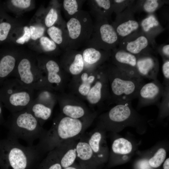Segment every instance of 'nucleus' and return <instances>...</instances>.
<instances>
[{
  "instance_id": "4be33fe9",
  "label": "nucleus",
  "mask_w": 169,
  "mask_h": 169,
  "mask_svg": "<svg viewBox=\"0 0 169 169\" xmlns=\"http://www.w3.org/2000/svg\"><path fill=\"white\" fill-rule=\"evenodd\" d=\"M104 133L99 129L91 131L87 137L88 142L100 163L104 162L108 156V150Z\"/></svg>"
},
{
  "instance_id": "7c9ffc66",
  "label": "nucleus",
  "mask_w": 169,
  "mask_h": 169,
  "mask_svg": "<svg viewBox=\"0 0 169 169\" xmlns=\"http://www.w3.org/2000/svg\"><path fill=\"white\" fill-rule=\"evenodd\" d=\"M61 4L55 2L52 3L48 9L44 19L45 26L48 28L57 23L60 24L65 23L61 18L59 9Z\"/></svg>"
},
{
  "instance_id": "39448f33",
  "label": "nucleus",
  "mask_w": 169,
  "mask_h": 169,
  "mask_svg": "<svg viewBox=\"0 0 169 169\" xmlns=\"http://www.w3.org/2000/svg\"><path fill=\"white\" fill-rule=\"evenodd\" d=\"M0 86V99L11 113L26 108L34 98L35 90L16 78L7 79Z\"/></svg>"
},
{
  "instance_id": "a878e982",
  "label": "nucleus",
  "mask_w": 169,
  "mask_h": 169,
  "mask_svg": "<svg viewBox=\"0 0 169 169\" xmlns=\"http://www.w3.org/2000/svg\"><path fill=\"white\" fill-rule=\"evenodd\" d=\"M19 56L12 53L0 52V86L11 76Z\"/></svg>"
},
{
  "instance_id": "de8ad7c7",
  "label": "nucleus",
  "mask_w": 169,
  "mask_h": 169,
  "mask_svg": "<svg viewBox=\"0 0 169 169\" xmlns=\"http://www.w3.org/2000/svg\"><path fill=\"white\" fill-rule=\"evenodd\" d=\"M169 158L167 159L165 161L163 165V167L164 169H169Z\"/></svg>"
},
{
  "instance_id": "a19ab883",
  "label": "nucleus",
  "mask_w": 169,
  "mask_h": 169,
  "mask_svg": "<svg viewBox=\"0 0 169 169\" xmlns=\"http://www.w3.org/2000/svg\"><path fill=\"white\" fill-rule=\"evenodd\" d=\"M23 33L21 37L16 40L17 43L23 44L25 42L28 41L31 38V35L29 28L27 26L23 28Z\"/></svg>"
},
{
  "instance_id": "bb28decb",
  "label": "nucleus",
  "mask_w": 169,
  "mask_h": 169,
  "mask_svg": "<svg viewBox=\"0 0 169 169\" xmlns=\"http://www.w3.org/2000/svg\"><path fill=\"white\" fill-rule=\"evenodd\" d=\"M66 23L48 28L47 33L50 38L64 51L68 49Z\"/></svg>"
},
{
  "instance_id": "ea45409f",
  "label": "nucleus",
  "mask_w": 169,
  "mask_h": 169,
  "mask_svg": "<svg viewBox=\"0 0 169 169\" xmlns=\"http://www.w3.org/2000/svg\"><path fill=\"white\" fill-rule=\"evenodd\" d=\"M162 70L164 78L163 85L164 86H169V59L163 60Z\"/></svg>"
},
{
  "instance_id": "72a5a7b5",
  "label": "nucleus",
  "mask_w": 169,
  "mask_h": 169,
  "mask_svg": "<svg viewBox=\"0 0 169 169\" xmlns=\"http://www.w3.org/2000/svg\"><path fill=\"white\" fill-rule=\"evenodd\" d=\"M111 149L112 152L114 154H126L131 151L132 146L131 142L128 140L120 138L114 141Z\"/></svg>"
},
{
  "instance_id": "c85d7f7f",
  "label": "nucleus",
  "mask_w": 169,
  "mask_h": 169,
  "mask_svg": "<svg viewBox=\"0 0 169 169\" xmlns=\"http://www.w3.org/2000/svg\"><path fill=\"white\" fill-rule=\"evenodd\" d=\"M166 2L160 0H135L132 6V9L135 13L143 12L148 14L154 13Z\"/></svg>"
},
{
  "instance_id": "6e6552de",
  "label": "nucleus",
  "mask_w": 169,
  "mask_h": 169,
  "mask_svg": "<svg viewBox=\"0 0 169 169\" xmlns=\"http://www.w3.org/2000/svg\"><path fill=\"white\" fill-rule=\"evenodd\" d=\"M119 43L118 36L108 21L95 19L91 35L84 45L109 51L116 48Z\"/></svg>"
},
{
  "instance_id": "4468645a",
  "label": "nucleus",
  "mask_w": 169,
  "mask_h": 169,
  "mask_svg": "<svg viewBox=\"0 0 169 169\" xmlns=\"http://www.w3.org/2000/svg\"><path fill=\"white\" fill-rule=\"evenodd\" d=\"M150 43L140 29L124 38L119 43V48L137 56L142 54L153 52Z\"/></svg>"
},
{
  "instance_id": "9d476101",
  "label": "nucleus",
  "mask_w": 169,
  "mask_h": 169,
  "mask_svg": "<svg viewBox=\"0 0 169 169\" xmlns=\"http://www.w3.org/2000/svg\"><path fill=\"white\" fill-rule=\"evenodd\" d=\"M91 105H100L103 103H111L108 80L104 64L98 68L96 79L85 99Z\"/></svg>"
},
{
  "instance_id": "c03bdc74",
  "label": "nucleus",
  "mask_w": 169,
  "mask_h": 169,
  "mask_svg": "<svg viewBox=\"0 0 169 169\" xmlns=\"http://www.w3.org/2000/svg\"><path fill=\"white\" fill-rule=\"evenodd\" d=\"M150 165L146 161H142L139 164V167L140 169H150Z\"/></svg>"
},
{
  "instance_id": "f704fd0d",
  "label": "nucleus",
  "mask_w": 169,
  "mask_h": 169,
  "mask_svg": "<svg viewBox=\"0 0 169 169\" xmlns=\"http://www.w3.org/2000/svg\"><path fill=\"white\" fill-rule=\"evenodd\" d=\"M39 41L44 52L49 55L57 54L59 53V46L48 37L43 36L40 38Z\"/></svg>"
},
{
  "instance_id": "6ab92c4d",
  "label": "nucleus",
  "mask_w": 169,
  "mask_h": 169,
  "mask_svg": "<svg viewBox=\"0 0 169 169\" xmlns=\"http://www.w3.org/2000/svg\"><path fill=\"white\" fill-rule=\"evenodd\" d=\"M131 102H126L115 104L108 112L100 117L102 123L107 125L128 121L133 115Z\"/></svg>"
},
{
  "instance_id": "79ce46f5",
  "label": "nucleus",
  "mask_w": 169,
  "mask_h": 169,
  "mask_svg": "<svg viewBox=\"0 0 169 169\" xmlns=\"http://www.w3.org/2000/svg\"><path fill=\"white\" fill-rule=\"evenodd\" d=\"M31 1L30 0H12L11 4L14 6L20 9H26L31 5Z\"/></svg>"
},
{
  "instance_id": "423d86ee",
  "label": "nucleus",
  "mask_w": 169,
  "mask_h": 169,
  "mask_svg": "<svg viewBox=\"0 0 169 169\" xmlns=\"http://www.w3.org/2000/svg\"><path fill=\"white\" fill-rule=\"evenodd\" d=\"M11 76L35 91L45 88L50 89L39 66L37 58L32 56H19Z\"/></svg>"
},
{
  "instance_id": "2f4dec72",
  "label": "nucleus",
  "mask_w": 169,
  "mask_h": 169,
  "mask_svg": "<svg viewBox=\"0 0 169 169\" xmlns=\"http://www.w3.org/2000/svg\"><path fill=\"white\" fill-rule=\"evenodd\" d=\"M85 1L84 0H64L61 5L66 18L68 20L81 10Z\"/></svg>"
},
{
  "instance_id": "c756f323",
  "label": "nucleus",
  "mask_w": 169,
  "mask_h": 169,
  "mask_svg": "<svg viewBox=\"0 0 169 169\" xmlns=\"http://www.w3.org/2000/svg\"><path fill=\"white\" fill-rule=\"evenodd\" d=\"M36 91L33 99L53 109L57 102V94L55 91L47 88Z\"/></svg>"
},
{
  "instance_id": "1a4fd4ad",
  "label": "nucleus",
  "mask_w": 169,
  "mask_h": 169,
  "mask_svg": "<svg viewBox=\"0 0 169 169\" xmlns=\"http://www.w3.org/2000/svg\"><path fill=\"white\" fill-rule=\"evenodd\" d=\"M38 64L51 89L62 92L66 82L67 74L59 62L49 56L37 58Z\"/></svg>"
},
{
  "instance_id": "37998d69",
  "label": "nucleus",
  "mask_w": 169,
  "mask_h": 169,
  "mask_svg": "<svg viewBox=\"0 0 169 169\" xmlns=\"http://www.w3.org/2000/svg\"><path fill=\"white\" fill-rule=\"evenodd\" d=\"M157 52L160 54L163 60L169 59V44L162 45L157 48Z\"/></svg>"
},
{
  "instance_id": "f03ea898",
  "label": "nucleus",
  "mask_w": 169,
  "mask_h": 169,
  "mask_svg": "<svg viewBox=\"0 0 169 169\" xmlns=\"http://www.w3.org/2000/svg\"><path fill=\"white\" fill-rule=\"evenodd\" d=\"M111 103L130 102L137 98L144 79L131 76L112 64H104Z\"/></svg>"
},
{
  "instance_id": "9b49d317",
  "label": "nucleus",
  "mask_w": 169,
  "mask_h": 169,
  "mask_svg": "<svg viewBox=\"0 0 169 169\" xmlns=\"http://www.w3.org/2000/svg\"><path fill=\"white\" fill-rule=\"evenodd\" d=\"M57 102L59 103L60 113L71 118H84L94 113L91 112L79 98L73 95L57 94Z\"/></svg>"
},
{
  "instance_id": "5701e85b",
  "label": "nucleus",
  "mask_w": 169,
  "mask_h": 169,
  "mask_svg": "<svg viewBox=\"0 0 169 169\" xmlns=\"http://www.w3.org/2000/svg\"><path fill=\"white\" fill-rule=\"evenodd\" d=\"M79 139L64 141L54 149L63 168L72 165L77 160L76 144Z\"/></svg>"
},
{
  "instance_id": "393cba45",
  "label": "nucleus",
  "mask_w": 169,
  "mask_h": 169,
  "mask_svg": "<svg viewBox=\"0 0 169 169\" xmlns=\"http://www.w3.org/2000/svg\"><path fill=\"white\" fill-rule=\"evenodd\" d=\"M90 13L96 20L109 21L113 12L112 0L88 1Z\"/></svg>"
},
{
  "instance_id": "f257e3e1",
  "label": "nucleus",
  "mask_w": 169,
  "mask_h": 169,
  "mask_svg": "<svg viewBox=\"0 0 169 169\" xmlns=\"http://www.w3.org/2000/svg\"><path fill=\"white\" fill-rule=\"evenodd\" d=\"M96 116L94 112L85 118L76 119L60 114L54 120L50 128L37 145L44 154L56 148L62 142L78 139L92 124Z\"/></svg>"
},
{
  "instance_id": "cd10ccee",
  "label": "nucleus",
  "mask_w": 169,
  "mask_h": 169,
  "mask_svg": "<svg viewBox=\"0 0 169 169\" xmlns=\"http://www.w3.org/2000/svg\"><path fill=\"white\" fill-rule=\"evenodd\" d=\"M26 108L42 126L51 117L53 109L34 99Z\"/></svg>"
},
{
  "instance_id": "aec40b11",
  "label": "nucleus",
  "mask_w": 169,
  "mask_h": 169,
  "mask_svg": "<svg viewBox=\"0 0 169 169\" xmlns=\"http://www.w3.org/2000/svg\"><path fill=\"white\" fill-rule=\"evenodd\" d=\"M77 160L84 169H96L100 163L90 146L86 136L83 135L76 144Z\"/></svg>"
},
{
  "instance_id": "f3484780",
  "label": "nucleus",
  "mask_w": 169,
  "mask_h": 169,
  "mask_svg": "<svg viewBox=\"0 0 169 169\" xmlns=\"http://www.w3.org/2000/svg\"><path fill=\"white\" fill-rule=\"evenodd\" d=\"M98 68L84 69L79 75L73 77L71 87L74 93L79 99H85L96 79Z\"/></svg>"
},
{
  "instance_id": "c9c22d12",
  "label": "nucleus",
  "mask_w": 169,
  "mask_h": 169,
  "mask_svg": "<svg viewBox=\"0 0 169 169\" xmlns=\"http://www.w3.org/2000/svg\"><path fill=\"white\" fill-rule=\"evenodd\" d=\"M12 28V25L5 16L0 13V44L7 39Z\"/></svg>"
},
{
  "instance_id": "09e8293b",
  "label": "nucleus",
  "mask_w": 169,
  "mask_h": 169,
  "mask_svg": "<svg viewBox=\"0 0 169 169\" xmlns=\"http://www.w3.org/2000/svg\"><path fill=\"white\" fill-rule=\"evenodd\" d=\"M1 154H2V149H1V141H0V161L1 157Z\"/></svg>"
},
{
  "instance_id": "a18cd8bd",
  "label": "nucleus",
  "mask_w": 169,
  "mask_h": 169,
  "mask_svg": "<svg viewBox=\"0 0 169 169\" xmlns=\"http://www.w3.org/2000/svg\"><path fill=\"white\" fill-rule=\"evenodd\" d=\"M63 169H84L79 164H73L72 165Z\"/></svg>"
},
{
  "instance_id": "2eb2a0df",
  "label": "nucleus",
  "mask_w": 169,
  "mask_h": 169,
  "mask_svg": "<svg viewBox=\"0 0 169 169\" xmlns=\"http://www.w3.org/2000/svg\"><path fill=\"white\" fill-rule=\"evenodd\" d=\"M136 56V69L139 76L143 79H157L159 63L154 52L144 53Z\"/></svg>"
},
{
  "instance_id": "0eeeda50",
  "label": "nucleus",
  "mask_w": 169,
  "mask_h": 169,
  "mask_svg": "<svg viewBox=\"0 0 169 169\" xmlns=\"http://www.w3.org/2000/svg\"><path fill=\"white\" fill-rule=\"evenodd\" d=\"M93 24L90 14L82 10L69 19L66 23L68 49L77 50L84 45L91 35Z\"/></svg>"
},
{
  "instance_id": "f8f14e48",
  "label": "nucleus",
  "mask_w": 169,
  "mask_h": 169,
  "mask_svg": "<svg viewBox=\"0 0 169 169\" xmlns=\"http://www.w3.org/2000/svg\"><path fill=\"white\" fill-rule=\"evenodd\" d=\"M132 5L116 15L115 21L111 24L118 36L120 42L124 38L140 29L139 23L134 17Z\"/></svg>"
},
{
  "instance_id": "e433bc0d",
  "label": "nucleus",
  "mask_w": 169,
  "mask_h": 169,
  "mask_svg": "<svg viewBox=\"0 0 169 169\" xmlns=\"http://www.w3.org/2000/svg\"><path fill=\"white\" fill-rule=\"evenodd\" d=\"M166 156L165 150L163 148L159 149L153 156L149 159L148 163L150 166L154 168L159 167L164 161Z\"/></svg>"
},
{
  "instance_id": "a211bd4d",
  "label": "nucleus",
  "mask_w": 169,
  "mask_h": 169,
  "mask_svg": "<svg viewBox=\"0 0 169 169\" xmlns=\"http://www.w3.org/2000/svg\"><path fill=\"white\" fill-rule=\"evenodd\" d=\"M64 51L59 61L63 69L73 77L80 74L85 69L81 51L68 49Z\"/></svg>"
},
{
  "instance_id": "b1692460",
  "label": "nucleus",
  "mask_w": 169,
  "mask_h": 169,
  "mask_svg": "<svg viewBox=\"0 0 169 169\" xmlns=\"http://www.w3.org/2000/svg\"><path fill=\"white\" fill-rule=\"evenodd\" d=\"M140 29L152 46H155V38L164 29L154 13L148 14L139 23Z\"/></svg>"
},
{
  "instance_id": "ddd939ff",
  "label": "nucleus",
  "mask_w": 169,
  "mask_h": 169,
  "mask_svg": "<svg viewBox=\"0 0 169 169\" xmlns=\"http://www.w3.org/2000/svg\"><path fill=\"white\" fill-rule=\"evenodd\" d=\"M164 90V86L158 79L144 83L140 87L138 93V106L158 104Z\"/></svg>"
},
{
  "instance_id": "58836bf2",
  "label": "nucleus",
  "mask_w": 169,
  "mask_h": 169,
  "mask_svg": "<svg viewBox=\"0 0 169 169\" xmlns=\"http://www.w3.org/2000/svg\"><path fill=\"white\" fill-rule=\"evenodd\" d=\"M29 28L32 39L36 40L44 36L45 30L44 26L40 25H31Z\"/></svg>"
},
{
  "instance_id": "dca6fc26",
  "label": "nucleus",
  "mask_w": 169,
  "mask_h": 169,
  "mask_svg": "<svg viewBox=\"0 0 169 169\" xmlns=\"http://www.w3.org/2000/svg\"><path fill=\"white\" fill-rule=\"evenodd\" d=\"M110 58L112 64L120 69L131 76L141 78L136 69L137 59L135 55L119 48H115L111 50Z\"/></svg>"
},
{
  "instance_id": "49530a36",
  "label": "nucleus",
  "mask_w": 169,
  "mask_h": 169,
  "mask_svg": "<svg viewBox=\"0 0 169 169\" xmlns=\"http://www.w3.org/2000/svg\"><path fill=\"white\" fill-rule=\"evenodd\" d=\"M3 106V105L0 99V125L4 122V120L2 113Z\"/></svg>"
},
{
  "instance_id": "473e14b6",
  "label": "nucleus",
  "mask_w": 169,
  "mask_h": 169,
  "mask_svg": "<svg viewBox=\"0 0 169 169\" xmlns=\"http://www.w3.org/2000/svg\"><path fill=\"white\" fill-rule=\"evenodd\" d=\"M40 169H63L59 159L54 150L48 152L39 166Z\"/></svg>"
},
{
  "instance_id": "20e7f679",
  "label": "nucleus",
  "mask_w": 169,
  "mask_h": 169,
  "mask_svg": "<svg viewBox=\"0 0 169 169\" xmlns=\"http://www.w3.org/2000/svg\"><path fill=\"white\" fill-rule=\"evenodd\" d=\"M7 125L9 135L25 141L29 146H32L35 140L41 139L47 131L26 108L11 113Z\"/></svg>"
},
{
  "instance_id": "412c9836",
  "label": "nucleus",
  "mask_w": 169,
  "mask_h": 169,
  "mask_svg": "<svg viewBox=\"0 0 169 169\" xmlns=\"http://www.w3.org/2000/svg\"><path fill=\"white\" fill-rule=\"evenodd\" d=\"M111 51L86 47L81 51L84 69H96L103 65L110 58Z\"/></svg>"
},
{
  "instance_id": "7ed1b4c3",
  "label": "nucleus",
  "mask_w": 169,
  "mask_h": 169,
  "mask_svg": "<svg viewBox=\"0 0 169 169\" xmlns=\"http://www.w3.org/2000/svg\"><path fill=\"white\" fill-rule=\"evenodd\" d=\"M1 143L0 165L4 169H29L43 154L37 145L23 146L9 134Z\"/></svg>"
},
{
  "instance_id": "4c0bfd02",
  "label": "nucleus",
  "mask_w": 169,
  "mask_h": 169,
  "mask_svg": "<svg viewBox=\"0 0 169 169\" xmlns=\"http://www.w3.org/2000/svg\"><path fill=\"white\" fill-rule=\"evenodd\" d=\"M113 12L116 15L131 5L135 0H112Z\"/></svg>"
}]
</instances>
